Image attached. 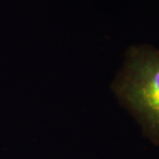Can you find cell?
<instances>
[{
  "label": "cell",
  "instance_id": "cell-1",
  "mask_svg": "<svg viewBox=\"0 0 159 159\" xmlns=\"http://www.w3.org/2000/svg\"><path fill=\"white\" fill-rule=\"evenodd\" d=\"M111 88L144 135L159 145V49L149 44L130 46Z\"/></svg>",
  "mask_w": 159,
  "mask_h": 159
}]
</instances>
